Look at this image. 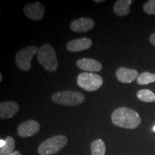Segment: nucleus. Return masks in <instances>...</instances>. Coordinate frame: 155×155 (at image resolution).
I'll list each match as a JSON object with an SVG mask.
<instances>
[{
    "mask_svg": "<svg viewBox=\"0 0 155 155\" xmlns=\"http://www.w3.org/2000/svg\"><path fill=\"white\" fill-rule=\"evenodd\" d=\"M111 121L118 127L134 129L140 125L141 119L134 110L127 107H120L112 113Z\"/></svg>",
    "mask_w": 155,
    "mask_h": 155,
    "instance_id": "nucleus-1",
    "label": "nucleus"
},
{
    "mask_svg": "<svg viewBox=\"0 0 155 155\" xmlns=\"http://www.w3.org/2000/svg\"><path fill=\"white\" fill-rule=\"evenodd\" d=\"M38 60L42 66L49 72H55L58 68L55 50L49 44H45L39 48Z\"/></svg>",
    "mask_w": 155,
    "mask_h": 155,
    "instance_id": "nucleus-2",
    "label": "nucleus"
},
{
    "mask_svg": "<svg viewBox=\"0 0 155 155\" xmlns=\"http://www.w3.org/2000/svg\"><path fill=\"white\" fill-rule=\"evenodd\" d=\"M68 139L64 135H58L46 139L38 147L40 155H53L59 152L66 146Z\"/></svg>",
    "mask_w": 155,
    "mask_h": 155,
    "instance_id": "nucleus-3",
    "label": "nucleus"
},
{
    "mask_svg": "<svg viewBox=\"0 0 155 155\" xmlns=\"http://www.w3.org/2000/svg\"><path fill=\"white\" fill-rule=\"evenodd\" d=\"M52 101L59 105L74 106L82 104L85 101V97L80 92L62 91L54 94L52 96Z\"/></svg>",
    "mask_w": 155,
    "mask_h": 155,
    "instance_id": "nucleus-4",
    "label": "nucleus"
},
{
    "mask_svg": "<svg viewBox=\"0 0 155 155\" xmlns=\"http://www.w3.org/2000/svg\"><path fill=\"white\" fill-rule=\"evenodd\" d=\"M78 86L87 91H95L103 85L102 78L94 73H82L77 78Z\"/></svg>",
    "mask_w": 155,
    "mask_h": 155,
    "instance_id": "nucleus-5",
    "label": "nucleus"
},
{
    "mask_svg": "<svg viewBox=\"0 0 155 155\" xmlns=\"http://www.w3.org/2000/svg\"><path fill=\"white\" fill-rule=\"evenodd\" d=\"M39 48L30 45L19 50L15 56V62L21 71L28 72L31 68V61L35 55H38Z\"/></svg>",
    "mask_w": 155,
    "mask_h": 155,
    "instance_id": "nucleus-6",
    "label": "nucleus"
},
{
    "mask_svg": "<svg viewBox=\"0 0 155 155\" xmlns=\"http://www.w3.org/2000/svg\"><path fill=\"white\" fill-rule=\"evenodd\" d=\"M25 16L34 21H40L43 18L45 8V6L40 2L29 3L23 9Z\"/></svg>",
    "mask_w": 155,
    "mask_h": 155,
    "instance_id": "nucleus-7",
    "label": "nucleus"
},
{
    "mask_svg": "<svg viewBox=\"0 0 155 155\" xmlns=\"http://www.w3.org/2000/svg\"><path fill=\"white\" fill-rule=\"evenodd\" d=\"M40 129V125L38 121L35 120H28L22 122L18 126L17 133L20 137L26 138L36 134L39 132Z\"/></svg>",
    "mask_w": 155,
    "mask_h": 155,
    "instance_id": "nucleus-8",
    "label": "nucleus"
},
{
    "mask_svg": "<svg viewBox=\"0 0 155 155\" xmlns=\"http://www.w3.org/2000/svg\"><path fill=\"white\" fill-rule=\"evenodd\" d=\"M94 26V21L88 17H81L75 19L71 23V29L73 32H80V33L91 30Z\"/></svg>",
    "mask_w": 155,
    "mask_h": 155,
    "instance_id": "nucleus-9",
    "label": "nucleus"
},
{
    "mask_svg": "<svg viewBox=\"0 0 155 155\" xmlns=\"http://www.w3.org/2000/svg\"><path fill=\"white\" fill-rule=\"evenodd\" d=\"M116 75L119 82L122 83H131L137 80L139 74L137 70L121 67L116 71Z\"/></svg>",
    "mask_w": 155,
    "mask_h": 155,
    "instance_id": "nucleus-10",
    "label": "nucleus"
},
{
    "mask_svg": "<svg viewBox=\"0 0 155 155\" xmlns=\"http://www.w3.org/2000/svg\"><path fill=\"white\" fill-rule=\"evenodd\" d=\"M19 106L15 101H5L0 104V118L2 119H11L19 111Z\"/></svg>",
    "mask_w": 155,
    "mask_h": 155,
    "instance_id": "nucleus-11",
    "label": "nucleus"
},
{
    "mask_svg": "<svg viewBox=\"0 0 155 155\" xmlns=\"http://www.w3.org/2000/svg\"><path fill=\"white\" fill-rule=\"evenodd\" d=\"M92 45V41L88 38L75 39L69 41L66 44L68 50L71 52H81L89 49Z\"/></svg>",
    "mask_w": 155,
    "mask_h": 155,
    "instance_id": "nucleus-12",
    "label": "nucleus"
},
{
    "mask_svg": "<svg viewBox=\"0 0 155 155\" xmlns=\"http://www.w3.org/2000/svg\"><path fill=\"white\" fill-rule=\"evenodd\" d=\"M76 65L78 68L86 72H99L103 68L101 63L91 58H82L78 60Z\"/></svg>",
    "mask_w": 155,
    "mask_h": 155,
    "instance_id": "nucleus-13",
    "label": "nucleus"
},
{
    "mask_svg": "<svg viewBox=\"0 0 155 155\" xmlns=\"http://www.w3.org/2000/svg\"><path fill=\"white\" fill-rule=\"evenodd\" d=\"M132 0H118L114 3L113 10L116 16L124 17L130 12V6Z\"/></svg>",
    "mask_w": 155,
    "mask_h": 155,
    "instance_id": "nucleus-14",
    "label": "nucleus"
},
{
    "mask_svg": "<svg viewBox=\"0 0 155 155\" xmlns=\"http://www.w3.org/2000/svg\"><path fill=\"white\" fill-rule=\"evenodd\" d=\"M92 155H105L106 145L102 139H96L91 144Z\"/></svg>",
    "mask_w": 155,
    "mask_h": 155,
    "instance_id": "nucleus-15",
    "label": "nucleus"
},
{
    "mask_svg": "<svg viewBox=\"0 0 155 155\" xmlns=\"http://www.w3.org/2000/svg\"><path fill=\"white\" fill-rule=\"evenodd\" d=\"M137 98L143 102L152 103L155 101V94L149 89H142L137 94Z\"/></svg>",
    "mask_w": 155,
    "mask_h": 155,
    "instance_id": "nucleus-16",
    "label": "nucleus"
},
{
    "mask_svg": "<svg viewBox=\"0 0 155 155\" xmlns=\"http://www.w3.org/2000/svg\"><path fill=\"white\" fill-rule=\"evenodd\" d=\"M5 140L6 144L5 147L0 149V155H9L15 151V142L14 138L9 136V137H6Z\"/></svg>",
    "mask_w": 155,
    "mask_h": 155,
    "instance_id": "nucleus-17",
    "label": "nucleus"
},
{
    "mask_svg": "<svg viewBox=\"0 0 155 155\" xmlns=\"http://www.w3.org/2000/svg\"><path fill=\"white\" fill-rule=\"evenodd\" d=\"M155 82V74L150 72L141 73L137 79V83L139 85H147Z\"/></svg>",
    "mask_w": 155,
    "mask_h": 155,
    "instance_id": "nucleus-18",
    "label": "nucleus"
},
{
    "mask_svg": "<svg viewBox=\"0 0 155 155\" xmlns=\"http://www.w3.org/2000/svg\"><path fill=\"white\" fill-rule=\"evenodd\" d=\"M143 9L147 15H155V0L147 1L144 5Z\"/></svg>",
    "mask_w": 155,
    "mask_h": 155,
    "instance_id": "nucleus-19",
    "label": "nucleus"
},
{
    "mask_svg": "<svg viewBox=\"0 0 155 155\" xmlns=\"http://www.w3.org/2000/svg\"><path fill=\"white\" fill-rule=\"evenodd\" d=\"M150 43L155 46V33H153L150 38Z\"/></svg>",
    "mask_w": 155,
    "mask_h": 155,
    "instance_id": "nucleus-20",
    "label": "nucleus"
},
{
    "mask_svg": "<svg viewBox=\"0 0 155 155\" xmlns=\"http://www.w3.org/2000/svg\"><path fill=\"white\" fill-rule=\"evenodd\" d=\"M5 144H6L5 140H3V139H1V140H0V149L2 148L3 147H5Z\"/></svg>",
    "mask_w": 155,
    "mask_h": 155,
    "instance_id": "nucleus-21",
    "label": "nucleus"
},
{
    "mask_svg": "<svg viewBox=\"0 0 155 155\" xmlns=\"http://www.w3.org/2000/svg\"><path fill=\"white\" fill-rule=\"evenodd\" d=\"M9 155H22V154H21L19 151H14V152H12L11 154H9Z\"/></svg>",
    "mask_w": 155,
    "mask_h": 155,
    "instance_id": "nucleus-22",
    "label": "nucleus"
},
{
    "mask_svg": "<svg viewBox=\"0 0 155 155\" xmlns=\"http://www.w3.org/2000/svg\"><path fill=\"white\" fill-rule=\"evenodd\" d=\"M94 2L96 3H102V2H104V0H94Z\"/></svg>",
    "mask_w": 155,
    "mask_h": 155,
    "instance_id": "nucleus-23",
    "label": "nucleus"
},
{
    "mask_svg": "<svg viewBox=\"0 0 155 155\" xmlns=\"http://www.w3.org/2000/svg\"><path fill=\"white\" fill-rule=\"evenodd\" d=\"M2 73H0V82H2Z\"/></svg>",
    "mask_w": 155,
    "mask_h": 155,
    "instance_id": "nucleus-24",
    "label": "nucleus"
},
{
    "mask_svg": "<svg viewBox=\"0 0 155 155\" xmlns=\"http://www.w3.org/2000/svg\"><path fill=\"white\" fill-rule=\"evenodd\" d=\"M153 131H155V126H154V127H153Z\"/></svg>",
    "mask_w": 155,
    "mask_h": 155,
    "instance_id": "nucleus-25",
    "label": "nucleus"
}]
</instances>
